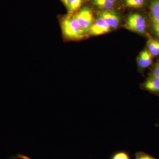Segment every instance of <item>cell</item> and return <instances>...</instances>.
<instances>
[{
	"mask_svg": "<svg viewBox=\"0 0 159 159\" xmlns=\"http://www.w3.org/2000/svg\"><path fill=\"white\" fill-rule=\"evenodd\" d=\"M62 28L64 34L72 39H80L85 35V32L80 27L75 16L70 15L63 20Z\"/></svg>",
	"mask_w": 159,
	"mask_h": 159,
	"instance_id": "1",
	"label": "cell"
},
{
	"mask_svg": "<svg viewBox=\"0 0 159 159\" xmlns=\"http://www.w3.org/2000/svg\"><path fill=\"white\" fill-rule=\"evenodd\" d=\"M126 28L130 31L139 34L145 32L146 23L144 17L139 13H133L129 16L126 22Z\"/></svg>",
	"mask_w": 159,
	"mask_h": 159,
	"instance_id": "2",
	"label": "cell"
},
{
	"mask_svg": "<svg viewBox=\"0 0 159 159\" xmlns=\"http://www.w3.org/2000/svg\"><path fill=\"white\" fill-rule=\"evenodd\" d=\"M78 25L84 32L89 31L94 23L93 16L88 8H83L75 15Z\"/></svg>",
	"mask_w": 159,
	"mask_h": 159,
	"instance_id": "3",
	"label": "cell"
},
{
	"mask_svg": "<svg viewBox=\"0 0 159 159\" xmlns=\"http://www.w3.org/2000/svg\"><path fill=\"white\" fill-rule=\"evenodd\" d=\"M111 28L102 18L99 17L96 20L91 26L89 31L93 35H99L108 33Z\"/></svg>",
	"mask_w": 159,
	"mask_h": 159,
	"instance_id": "4",
	"label": "cell"
},
{
	"mask_svg": "<svg viewBox=\"0 0 159 159\" xmlns=\"http://www.w3.org/2000/svg\"><path fill=\"white\" fill-rule=\"evenodd\" d=\"M150 9L154 31L159 36V0H152Z\"/></svg>",
	"mask_w": 159,
	"mask_h": 159,
	"instance_id": "5",
	"label": "cell"
},
{
	"mask_svg": "<svg viewBox=\"0 0 159 159\" xmlns=\"http://www.w3.org/2000/svg\"><path fill=\"white\" fill-rule=\"evenodd\" d=\"M100 17L102 18L111 28L116 29L119 25L120 18L117 13L113 11L106 10L102 11Z\"/></svg>",
	"mask_w": 159,
	"mask_h": 159,
	"instance_id": "6",
	"label": "cell"
},
{
	"mask_svg": "<svg viewBox=\"0 0 159 159\" xmlns=\"http://www.w3.org/2000/svg\"><path fill=\"white\" fill-rule=\"evenodd\" d=\"M142 88L159 96V79L148 77L142 85Z\"/></svg>",
	"mask_w": 159,
	"mask_h": 159,
	"instance_id": "7",
	"label": "cell"
},
{
	"mask_svg": "<svg viewBox=\"0 0 159 159\" xmlns=\"http://www.w3.org/2000/svg\"><path fill=\"white\" fill-rule=\"evenodd\" d=\"M152 62V56L148 50H144L139 55L138 65L140 70H143L148 67Z\"/></svg>",
	"mask_w": 159,
	"mask_h": 159,
	"instance_id": "8",
	"label": "cell"
},
{
	"mask_svg": "<svg viewBox=\"0 0 159 159\" xmlns=\"http://www.w3.org/2000/svg\"><path fill=\"white\" fill-rule=\"evenodd\" d=\"M148 51L152 56L159 54V41L150 38L147 43Z\"/></svg>",
	"mask_w": 159,
	"mask_h": 159,
	"instance_id": "9",
	"label": "cell"
},
{
	"mask_svg": "<svg viewBox=\"0 0 159 159\" xmlns=\"http://www.w3.org/2000/svg\"><path fill=\"white\" fill-rule=\"evenodd\" d=\"M92 1L95 6L105 11L112 9L115 5V3L106 0H92Z\"/></svg>",
	"mask_w": 159,
	"mask_h": 159,
	"instance_id": "10",
	"label": "cell"
},
{
	"mask_svg": "<svg viewBox=\"0 0 159 159\" xmlns=\"http://www.w3.org/2000/svg\"><path fill=\"white\" fill-rule=\"evenodd\" d=\"M83 0H67L66 6L70 14L79 9L82 4Z\"/></svg>",
	"mask_w": 159,
	"mask_h": 159,
	"instance_id": "11",
	"label": "cell"
},
{
	"mask_svg": "<svg viewBox=\"0 0 159 159\" xmlns=\"http://www.w3.org/2000/svg\"><path fill=\"white\" fill-rule=\"evenodd\" d=\"M125 6L129 8L139 9L145 5V0H124Z\"/></svg>",
	"mask_w": 159,
	"mask_h": 159,
	"instance_id": "12",
	"label": "cell"
},
{
	"mask_svg": "<svg viewBox=\"0 0 159 159\" xmlns=\"http://www.w3.org/2000/svg\"><path fill=\"white\" fill-rule=\"evenodd\" d=\"M149 77H153L159 79V62L153 67L149 74Z\"/></svg>",
	"mask_w": 159,
	"mask_h": 159,
	"instance_id": "13",
	"label": "cell"
},
{
	"mask_svg": "<svg viewBox=\"0 0 159 159\" xmlns=\"http://www.w3.org/2000/svg\"><path fill=\"white\" fill-rule=\"evenodd\" d=\"M135 159H157L145 152H138L136 155Z\"/></svg>",
	"mask_w": 159,
	"mask_h": 159,
	"instance_id": "14",
	"label": "cell"
},
{
	"mask_svg": "<svg viewBox=\"0 0 159 159\" xmlns=\"http://www.w3.org/2000/svg\"><path fill=\"white\" fill-rule=\"evenodd\" d=\"M112 159H130L127 153L123 152H118L114 155Z\"/></svg>",
	"mask_w": 159,
	"mask_h": 159,
	"instance_id": "15",
	"label": "cell"
},
{
	"mask_svg": "<svg viewBox=\"0 0 159 159\" xmlns=\"http://www.w3.org/2000/svg\"><path fill=\"white\" fill-rule=\"evenodd\" d=\"M9 159H31L29 157L26 156L22 154H18L14 156L10 157Z\"/></svg>",
	"mask_w": 159,
	"mask_h": 159,
	"instance_id": "16",
	"label": "cell"
},
{
	"mask_svg": "<svg viewBox=\"0 0 159 159\" xmlns=\"http://www.w3.org/2000/svg\"><path fill=\"white\" fill-rule=\"evenodd\" d=\"M106 1H109V2H113L116 4L117 0H106Z\"/></svg>",
	"mask_w": 159,
	"mask_h": 159,
	"instance_id": "17",
	"label": "cell"
},
{
	"mask_svg": "<svg viewBox=\"0 0 159 159\" xmlns=\"http://www.w3.org/2000/svg\"><path fill=\"white\" fill-rule=\"evenodd\" d=\"M62 2H63L66 5V4L67 2V0H62Z\"/></svg>",
	"mask_w": 159,
	"mask_h": 159,
	"instance_id": "18",
	"label": "cell"
}]
</instances>
